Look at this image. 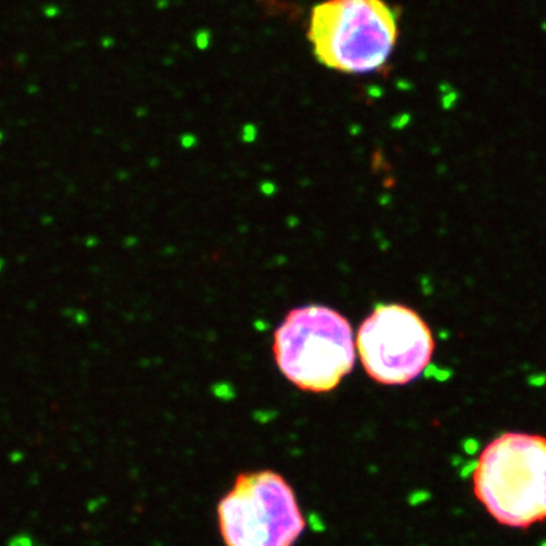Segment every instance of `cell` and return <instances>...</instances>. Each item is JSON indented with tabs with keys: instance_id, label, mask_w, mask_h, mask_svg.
<instances>
[{
	"instance_id": "cell-1",
	"label": "cell",
	"mask_w": 546,
	"mask_h": 546,
	"mask_svg": "<svg viewBox=\"0 0 546 546\" xmlns=\"http://www.w3.org/2000/svg\"><path fill=\"white\" fill-rule=\"evenodd\" d=\"M472 488L499 525L526 530L546 520V437L509 431L480 452Z\"/></svg>"
},
{
	"instance_id": "cell-2",
	"label": "cell",
	"mask_w": 546,
	"mask_h": 546,
	"mask_svg": "<svg viewBox=\"0 0 546 546\" xmlns=\"http://www.w3.org/2000/svg\"><path fill=\"white\" fill-rule=\"evenodd\" d=\"M273 355L283 375L297 388L331 391L353 369L352 328L328 307L296 308L275 331Z\"/></svg>"
},
{
	"instance_id": "cell-3",
	"label": "cell",
	"mask_w": 546,
	"mask_h": 546,
	"mask_svg": "<svg viewBox=\"0 0 546 546\" xmlns=\"http://www.w3.org/2000/svg\"><path fill=\"white\" fill-rule=\"evenodd\" d=\"M398 38L396 17L383 0H326L310 18L308 40L323 65L370 73L386 64Z\"/></svg>"
},
{
	"instance_id": "cell-4",
	"label": "cell",
	"mask_w": 546,
	"mask_h": 546,
	"mask_svg": "<svg viewBox=\"0 0 546 546\" xmlns=\"http://www.w3.org/2000/svg\"><path fill=\"white\" fill-rule=\"evenodd\" d=\"M226 546H293L305 519L287 480L273 470L240 474L217 507Z\"/></svg>"
},
{
	"instance_id": "cell-5",
	"label": "cell",
	"mask_w": 546,
	"mask_h": 546,
	"mask_svg": "<svg viewBox=\"0 0 546 546\" xmlns=\"http://www.w3.org/2000/svg\"><path fill=\"white\" fill-rule=\"evenodd\" d=\"M356 349L367 375L384 386L415 381L436 349L429 326L405 305H378L361 323Z\"/></svg>"
}]
</instances>
